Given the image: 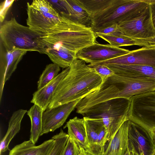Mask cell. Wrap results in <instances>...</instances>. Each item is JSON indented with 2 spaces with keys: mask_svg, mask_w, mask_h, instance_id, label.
Returning a JSON list of instances; mask_svg holds the SVG:
<instances>
[{
  "mask_svg": "<svg viewBox=\"0 0 155 155\" xmlns=\"http://www.w3.org/2000/svg\"><path fill=\"white\" fill-rule=\"evenodd\" d=\"M89 14L94 32L137 18L150 4L148 0H76Z\"/></svg>",
  "mask_w": 155,
  "mask_h": 155,
  "instance_id": "cell-1",
  "label": "cell"
},
{
  "mask_svg": "<svg viewBox=\"0 0 155 155\" xmlns=\"http://www.w3.org/2000/svg\"><path fill=\"white\" fill-rule=\"evenodd\" d=\"M102 83V78L94 69L84 61L76 58L57 86L47 109L82 99L98 88Z\"/></svg>",
  "mask_w": 155,
  "mask_h": 155,
  "instance_id": "cell-2",
  "label": "cell"
},
{
  "mask_svg": "<svg viewBox=\"0 0 155 155\" xmlns=\"http://www.w3.org/2000/svg\"><path fill=\"white\" fill-rule=\"evenodd\" d=\"M60 15L59 22L40 37L45 54L67 50L76 54L96 42L91 27L73 21L62 12Z\"/></svg>",
  "mask_w": 155,
  "mask_h": 155,
  "instance_id": "cell-3",
  "label": "cell"
},
{
  "mask_svg": "<svg viewBox=\"0 0 155 155\" xmlns=\"http://www.w3.org/2000/svg\"><path fill=\"white\" fill-rule=\"evenodd\" d=\"M130 105V100L114 99L94 105L80 114L101 121L107 130L108 142L116 134L122 124L128 120Z\"/></svg>",
  "mask_w": 155,
  "mask_h": 155,
  "instance_id": "cell-4",
  "label": "cell"
},
{
  "mask_svg": "<svg viewBox=\"0 0 155 155\" xmlns=\"http://www.w3.org/2000/svg\"><path fill=\"white\" fill-rule=\"evenodd\" d=\"M41 36L28 26L19 24L15 17L5 21L0 26L1 41L6 51L20 49L44 54Z\"/></svg>",
  "mask_w": 155,
  "mask_h": 155,
  "instance_id": "cell-5",
  "label": "cell"
},
{
  "mask_svg": "<svg viewBox=\"0 0 155 155\" xmlns=\"http://www.w3.org/2000/svg\"><path fill=\"white\" fill-rule=\"evenodd\" d=\"M128 119L142 127L155 142V90L130 99Z\"/></svg>",
  "mask_w": 155,
  "mask_h": 155,
  "instance_id": "cell-6",
  "label": "cell"
},
{
  "mask_svg": "<svg viewBox=\"0 0 155 155\" xmlns=\"http://www.w3.org/2000/svg\"><path fill=\"white\" fill-rule=\"evenodd\" d=\"M27 25L41 36L47 34L61 20V15L48 0H35L27 4Z\"/></svg>",
  "mask_w": 155,
  "mask_h": 155,
  "instance_id": "cell-7",
  "label": "cell"
},
{
  "mask_svg": "<svg viewBox=\"0 0 155 155\" xmlns=\"http://www.w3.org/2000/svg\"><path fill=\"white\" fill-rule=\"evenodd\" d=\"M123 36L133 39H146L155 37V29L151 18L150 5L138 17L118 23Z\"/></svg>",
  "mask_w": 155,
  "mask_h": 155,
  "instance_id": "cell-8",
  "label": "cell"
},
{
  "mask_svg": "<svg viewBox=\"0 0 155 155\" xmlns=\"http://www.w3.org/2000/svg\"><path fill=\"white\" fill-rule=\"evenodd\" d=\"M129 120V155H152L155 151V142L152 137L143 128Z\"/></svg>",
  "mask_w": 155,
  "mask_h": 155,
  "instance_id": "cell-9",
  "label": "cell"
},
{
  "mask_svg": "<svg viewBox=\"0 0 155 155\" xmlns=\"http://www.w3.org/2000/svg\"><path fill=\"white\" fill-rule=\"evenodd\" d=\"M130 51L110 44L104 45L96 42L78 51L76 56V58L86 63L93 64L126 54Z\"/></svg>",
  "mask_w": 155,
  "mask_h": 155,
  "instance_id": "cell-10",
  "label": "cell"
},
{
  "mask_svg": "<svg viewBox=\"0 0 155 155\" xmlns=\"http://www.w3.org/2000/svg\"><path fill=\"white\" fill-rule=\"evenodd\" d=\"M81 99L51 109H47L42 114L41 136L53 132L61 127Z\"/></svg>",
  "mask_w": 155,
  "mask_h": 155,
  "instance_id": "cell-11",
  "label": "cell"
},
{
  "mask_svg": "<svg viewBox=\"0 0 155 155\" xmlns=\"http://www.w3.org/2000/svg\"><path fill=\"white\" fill-rule=\"evenodd\" d=\"M92 64L141 65L155 68V47H143L126 54Z\"/></svg>",
  "mask_w": 155,
  "mask_h": 155,
  "instance_id": "cell-12",
  "label": "cell"
},
{
  "mask_svg": "<svg viewBox=\"0 0 155 155\" xmlns=\"http://www.w3.org/2000/svg\"><path fill=\"white\" fill-rule=\"evenodd\" d=\"M27 51L20 49L6 51L2 54L0 64V101L4 85L16 70L17 65Z\"/></svg>",
  "mask_w": 155,
  "mask_h": 155,
  "instance_id": "cell-13",
  "label": "cell"
},
{
  "mask_svg": "<svg viewBox=\"0 0 155 155\" xmlns=\"http://www.w3.org/2000/svg\"><path fill=\"white\" fill-rule=\"evenodd\" d=\"M70 67L65 68L53 80L43 87L35 92L31 101L38 106L44 112L51 103L54 93L58 85L68 72Z\"/></svg>",
  "mask_w": 155,
  "mask_h": 155,
  "instance_id": "cell-14",
  "label": "cell"
},
{
  "mask_svg": "<svg viewBox=\"0 0 155 155\" xmlns=\"http://www.w3.org/2000/svg\"><path fill=\"white\" fill-rule=\"evenodd\" d=\"M129 121V119L125 121L114 137L107 142L101 155H124L128 149Z\"/></svg>",
  "mask_w": 155,
  "mask_h": 155,
  "instance_id": "cell-15",
  "label": "cell"
},
{
  "mask_svg": "<svg viewBox=\"0 0 155 155\" xmlns=\"http://www.w3.org/2000/svg\"><path fill=\"white\" fill-rule=\"evenodd\" d=\"M55 140H46L36 146L30 140L25 141L14 147L8 155H48L55 143Z\"/></svg>",
  "mask_w": 155,
  "mask_h": 155,
  "instance_id": "cell-16",
  "label": "cell"
},
{
  "mask_svg": "<svg viewBox=\"0 0 155 155\" xmlns=\"http://www.w3.org/2000/svg\"><path fill=\"white\" fill-rule=\"evenodd\" d=\"M67 128L68 134L78 146L84 148L89 153L90 147L87 142L85 122L83 118L75 117L67 122L63 128Z\"/></svg>",
  "mask_w": 155,
  "mask_h": 155,
  "instance_id": "cell-17",
  "label": "cell"
},
{
  "mask_svg": "<svg viewBox=\"0 0 155 155\" xmlns=\"http://www.w3.org/2000/svg\"><path fill=\"white\" fill-rule=\"evenodd\" d=\"M27 111L26 110L21 109L14 112L12 114L9 121L7 132L1 141L0 155L8 150L10 142L19 132L21 121Z\"/></svg>",
  "mask_w": 155,
  "mask_h": 155,
  "instance_id": "cell-18",
  "label": "cell"
},
{
  "mask_svg": "<svg viewBox=\"0 0 155 155\" xmlns=\"http://www.w3.org/2000/svg\"><path fill=\"white\" fill-rule=\"evenodd\" d=\"M64 12H62L70 19L76 23L86 25L90 18L87 12L76 0H61Z\"/></svg>",
  "mask_w": 155,
  "mask_h": 155,
  "instance_id": "cell-19",
  "label": "cell"
},
{
  "mask_svg": "<svg viewBox=\"0 0 155 155\" xmlns=\"http://www.w3.org/2000/svg\"><path fill=\"white\" fill-rule=\"evenodd\" d=\"M86 126L87 142L90 147L89 153L98 155L97 143L99 134L104 127L98 119L84 117Z\"/></svg>",
  "mask_w": 155,
  "mask_h": 155,
  "instance_id": "cell-20",
  "label": "cell"
},
{
  "mask_svg": "<svg viewBox=\"0 0 155 155\" xmlns=\"http://www.w3.org/2000/svg\"><path fill=\"white\" fill-rule=\"evenodd\" d=\"M117 74H139L155 80V68L146 65L108 64L105 65Z\"/></svg>",
  "mask_w": 155,
  "mask_h": 155,
  "instance_id": "cell-21",
  "label": "cell"
},
{
  "mask_svg": "<svg viewBox=\"0 0 155 155\" xmlns=\"http://www.w3.org/2000/svg\"><path fill=\"white\" fill-rule=\"evenodd\" d=\"M43 112L38 105L34 104L27 111L30 118L31 128L30 140L35 144L41 136L42 129V117Z\"/></svg>",
  "mask_w": 155,
  "mask_h": 155,
  "instance_id": "cell-22",
  "label": "cell"
},
{
  "mask_svg": "<svg viewBox=\"0 0 155 155\" xmlns=\"http://www.w3.org/2000/svg\"><path fill=\"white\" fill-rule=\"evenodd\" d=\"M108 42L111 45L119 47L123 46L138 45L148 47L146 43L142 39H133L122 36L102 35L98 36Z\"/></svg>",
  "mask_w": 155,
  "mask_h": 155,
  "instance_id": "cell-23",
  "label": "cell"
},
{
  "mask_svg": "<svg viewBox=\"0 0 155 155\" xmlns=\"http://www.w3.org/2000/svg\"><path fill=\"white\" fill-rule=\"evenodd\" d=\"M60 68L54 63L47 65L38 82V89L43 87L55 78L59 74Z\"/></svg>",
  "mask_w": 155,
  "mask_h": 155,
  "instance_id": "cell-24",
  "label": "cell"
},
{
  "mask_svg": "<svg viewBox=\"0 0 155 155\" xmlns=\"http://www.w3.org/2000/svg\"><path fill=\"white\" fill-rule=\"evenodd\" d=\"M69 137L68 134L61 129L60 132L52 138L55 140L54 146L48 155H61Z\"/></svg>",
  "mask_w": 155,
  "mask_h": 155,
  "instance_id": "cell-25",
  "label": "cell"
},
{
  "mask_svg": "<svg viewBox=\"0 0 155 155\" xmlns=\"http://www.w3.org/2000/svg\"><path fill=\"white\" fill-rule=\"evenodd\" d=\"M88 66L94 70L102 78L103 83L115 73L113 71L105 65L89 64Z\"/></svg>",
  "mask_w": 155,
  "mask_h": 155,
  "instance_id": "cell-26",
  "label": "cell"
},
{
  "mask_svg": "<svg viewBox=\"0 0 155 155\" xmlns=\"http://www.w3.org/2000/svg\"><path fill=\"white\" fill-rule=\"evenodd\" d=\"M79 152L78 144L69 137L61 155H78Z\"/></svg>",
  "mask_w": 155,
  "mask_h": 155,
  "instance_id": "cell-27",
  "label": "cell"
},
{
  "mask_svg": "<svg viewBox=\"0 0 155 155\" xmlns=\"http://www.w3.org/2000/svg\"><path fill=\"white\" fill-rule=\"evenodd\" d=\"M94 32L96 38L98 37L99 36L102 35L123 36L119 29L117 24H114L103 29L96 31Z\"/></svg>",
  "mask_w": 155,
  "mask_h": 155,
  "instance_id": "cell-28",
  "label": "cell"
},
{
  "mask_svg": "<svg viewBox=\"0 0 155 155\" xmlns=\"http://www.w3.org/2000/svg\"><path fill=\"white\" fill-rule=\"evenodd\" d=\"M14 0H5L2 2L0 6V21L3 22L9 9L12 5Z\"/></svg>",
  "mask_w": 155,
  "mask_h": 155,
  "instance_id": "cell-29",
  "label": "cell"
},
{
  "mask_svg": "<svg viewBox=\"0 0 155 155\" xmlns=\"http://www.w3.org/2000/svg\"><path fill=\"white\" fill-rule=\"evenodd\" d=\"M150 5L152 23L155 29V0H148Z\"/></svg>",
  "mask_w": 155,
  "mask_h": 155,
  "instance_id": "cell-30",
  "label": "cell"
},
{
  "mask_svg": "<svg viewBox=\"0 0 155 155\" xmlns=\"http://www.w3.org/2000/svg\"><path fill=\"white\" fill-rule=\"evenodd\" d=\"M79 148V152L78 155H87V152L83 148L78 146Z\"/></svg>",
  "mask_w": 155,
  "mask_h": 155,
  "instance_id": "cell-31",
  "label": "cell"
},
{
  "mask_svg": "<svg viewBox=\"0 0 155 155\" xmlns=\"http://www.w3.org/2000/svg\"><path fill=\"white\" fill-rule=\"evenodd\" d=\"M149 40L150 41L155 43V37L153 38H149Z\"/></svg>",
  "mask_w": 155,
  "mask_h": 155,
  "instance_id": "cell-32",
  "label": "cell"
},
{
  "mask_svg": "<svg viewBox=\"0 0 155 155\" xmlns=\"http://www.w3.org/2000/svg\"><path fill=\"white\" fill-rule=\"evenodd\" d=\"M124 155H129L128 151V149L127 151H126V153H125Z\"/></svg>",
  "mask_w": 155,
  "mask_h": 155,
  "instance_id": "cell-33",
  "label": "cell"
},
{
  "mask_svg": "<svg viewBox=\"0 0 155 155\" xmlns=\"http://www.w3.org/2000/svg\"><path fill=\"white\" fill-rule=\"evenodd\" d=\"M152 155H155V151Z\"/></svg>",
  "mask_w": 155,
  "mask_h": 155,
  "instance_id": "cell-34",
  "label": "cell"
},
{
  "mask_svg": "<svg viewBox=\"0 0 155 155\" xmlns=\"http://www.w3.org/2000/svg\"><path fill=\"white\" fill-rule=\"evenodd\" d=\"M87 155H91V154H90L89 153H88L87 152Z\"/></svg>",
  "mask_w": 155,
  "mask_h": 155,
  "instance_id": "cell-35",
  "label": "cell"
}]
</instances>
